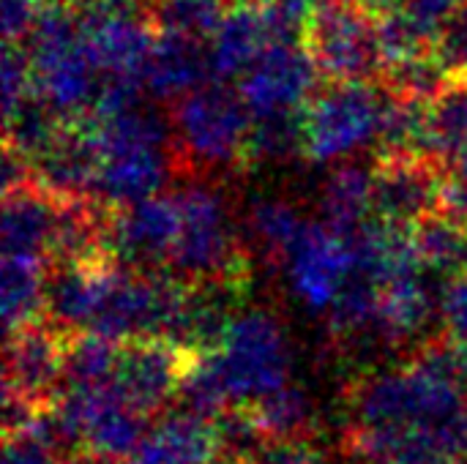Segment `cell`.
<instances>
[{
    "instance_id": "cell-14",
    "label": "cell",
    "mask_w": 467,
    "mask_h": 464,
    "mask_svg": "<svg viewBox=\"0 0 467 464\" xmlns=\"http://www.w3.org/2000/svg\"><path fill=\"white\" fill-rule=\"evenodd\" d=\"M77 14V11H74ZM88 46L104 74V85H123L145 90V68L156 46L159 30L150 11L118 14L101 19H79Z\"/></svg>"
},
{
    "instance_id": "cell-11",
    "label": "cell",
    "mask_w": 467,
    "mask_h": 464,
    "mask_svg": "<svg viewBox=\"0 0 467 464\" xmlns=\"http://www.w3.org/2000/svg\"><path fill=\"white\" fill-rule=\"evenodd\" d=\"M192 353L178 350L164 339H142L120 345L112 388L145 418L164 416L178 399L181 377Z\"/></svg>"
},
{
    "instance_id": "cell-1",
    "label": "cell",
    "mask_w": 467,
    "mask_h": 464,
    "mask_svg": "<svg viewBox=\"0 0 467 464\" xmlns=\"http://www.w3.org/2000/svg\"><path fill=\"white\" fill-rule=\"evenodd\" d=\"M345 454L353 464L467 462V397L446 336H432L405 364L353 380Z\"/></svg>"
},
{
    "instance_id": "cell-39",
    "label": "cell",
    "mask_w": 467,
    "mask_h": 464,
    "mask_svg": "<svg viewBox=\"0 0 467 464\" xmlns=\"http://www.w3.org/2000/svg\"><path fill=\"white\" fill-rule=\"evenodd\" d=\"M268 0H227V5H265Z\"/></svg>"
},
{
    "instance_id": "cell-26",
    "label": "cell",
    "mask_w": 467,
    "mask_h": 464,
    "mask_svg": "<svg viewBox=\"0 0 467 464\" xmlns=\"http://www.w3.org/2000/svg\"><path fill=\"white\" fill-rule=\"evenodd\" d=\"M227 0H150V19L159 33H178L208 41L227 16Z\"/></svg>"
},
{
    "instance_id": "cell-37",
    "label": "cell",
    "mask_w": 467,
    "mask_h": 464,
    "mask_svg": "<svg viewBox=\"0 0 467 464\" xmlns=\"http://www.w3.org/2000/svg\"><path fill=\"white\" fill-rule=\"evenodd\" d=\"M120 464H161V462H159V459H153V457L140 446V451H137L134 457H129L126 462H120Z\"/></svg>"
},
{
    "instance_id": "cell-7",
    "label": "cell",
    "mask_w": 467,
    "mask_h": 464,
    "mask_svg": "<svg viewBox=\"0 0 467 464\" xmlns=\"http://www.w3.org/2000/svg\"><path fill=\"white\" fill-rule=\"evenodd\" d=\"M233 405H254L285 388L293 375V350L282 320L265 309L238 312L219 350H213Z\"/></svg>"
},
{
    "instance_id": "cell-9",
    "label": "cell",
    "mask_w": 467,
    "mask_h": 464,
    "mask_svg": "<svg viewBox=\"0 0 467 464\" xmlns=\"http://www.w3.org/2000/svg\"><path fill=\"white\" fill-rule=\"evenodd\" d=\"M282 268L290 293L306 309L328 314L356 273V252L348 235L323 222H309Z\"/></svg>"
},
{
    "instance_id": "cell-30",
    "label": "cell",
    "mask_w": 467,
    "mask_h": 464,
    "mask_svg": "<svg viewBox=\"0 0 467 464\" xmlns=\"http://www.w3.org/2000/svg\"><path fill=\"white\" fill-rule=\"evenodd\" d=\"M451 79L467 82V0L451 14L432 49Z\"/></svg>"
},
{
    "instance_id": "cell-3",
    "label": "cell",
    "mask_w": 467,
    "mask_h": 464,
    "mask_svg": "<svg viewBox=\"0 0 467 464\" xmlns=\"http://www.w3.org/2000/svg\"><path fill=\"white\" fill-rule=\"evenodd\" d=\"M36 96L66 120H85L104 93V74L71 5L41 8L25 41Z\"/></svg>"
},
{
    "instance_id": "cell-36",
    "label": "cell",
    "mask_w": 467,
    "mask_h": 464,
    "mask_svg": "<svg viewBox=\"0 0 467 464\" xmlns=\"http://www.w3.org/2000/svg\"><path fill=\"white\" fill-rule=\"evenodd\" d=\"M361 3H364L367 8H372V11L380 16V14H389V11H394V8H397V5H402L405 0H361Z\"/></svg>"
},
{
    "instance_id": "cell-16",
    "label": "cell",
    "mask_w": 467,
    "mask_h": 464,
    "mask_svg": "<svg viewBox=\"0 0 467 464\" xmlns=\"http://www.w3.org/2000/svg\"><path fill=\"white\" fill-rule=\"evenodd\" d=\"M213 82L208 41L159 33L145 68V93L159 104H175L186 93Z\"/></svg>"
},
{
    "instance_id": "cell-10",
    "label": "cell",
    "mask_w": 467,
    "mask_h": 464,
    "mask_svg": "<svg viewBox=\"0 0 467 464\" xmlns=\"http://www.w3.org/2000/svg\"><path fill=\"white\" fill-rule=\"evenodd\" d=\"M68 334L47 317L8 334L5 342V380L3 391L16 394L36 410H47L66 383Z\"/></svg>"
},
{
    "instance_id": "cell-13",
    "label": "cell",
    "mask_w": 467,
    "mask_h": 464,
    "mask_svg": "<svg viewBox=\"0 0 467 464\" xmlns=\"http://www.w3.org/2000/svg\"><path fill=\"white\" fill-rule=\"evenodd\" d=\"M443 164L419 156H378L375 216L391 224L416 227L441 213Z\"/></svg>"
},
{
    "instance_id": "cell-33",
    "label": "cell",
    "mask_w": 467,
    "mask_h": 464,
    "mask_svg": "<svg viewBox=\"0 0 467 464\" xmlns=\"http://www.w3.org/2000/svg\"><path fill=\"white\" fill-rule=\"evenodd\" d=\"M41 14L38 0H0V25L5 44H25Z\"/></svg>"
},
{
    "instance_id": "cell-28",
    "label": "cell",
    "mask_w": 467,
    "mask_h": 464,
    "mask_svg": "<svg viewBox=\"0 0 467 464\" xmlns=\"http://www.w3.org/2000/svg\"><path fill=\"white\" fill-rule=\"evenodd\" d=\"M380 82L394 93L432 101L435 96H441L446 90L451 77L446 74V68L441 66L435 52H421V55H413L402 63L389 66Z\"/></svg>"
},
{
    "instance_id": "cell-23",
    "label": "cell",
    "mask_w": 467,
    "mask_h": 464,
    "mask_svg": "<svg viewBox=\"0 0 467 464\" xmlns=\"http://www.w3.org/2000/svg\"><path fill=\"white\" fill-rule=\"evenodd\" d=\"M265 435L268 443H287V440H312L317 432V410L312 397L287 383L285 388L263 397L254 405H246Z\"/></svg>"
},
{
    "instance_id": "cell-20",
    "label": "cell",
    "mask_w": 467,
    "mask_h": 464,
    "mask_svg": "<svg viewBox=\"0 0 467 464\" xmlns=\"http://www.w3.org/2000/svg\"><path fill=\"white\" fill-rule=\"evenodd\" d=\"M52 263L33 254H3L0 268V301L5 331H16L47 312V284Z\"/></svg>"
},
{
    "instance_id": "cell-2",
    "label": "cell",
    "mask_w": 467,
    "mask_h": 464,
    "mask_svg": "<svg viewBox=\"0 0 467 464\" xmlns=\"http://www.w3.org/2000/svg\"><path fill=\"white\" fill-rule=\"evenodd\" d=\"M178 170L219 180L249 164L252 112L227 82H208L170 104Z\"/></svg>"
},
{
    "instance_id": "cell-34",
    "label": "cell",
    "mask_w": 467,
    "mask_h": 464,
    "mask_svg": "<svg viewBox=\"0 0 467 464\" xmlns=\"http://www.w3.org/2000/svg\"><path fill=\"white\" fill-rule=\"evenodd\" d=\"M252 464H323V454L312 440H287V443H265Z\"/></svg>"
},
{
    "instance_id": "cell-8",
    "label": "cell",
    "mask_w": 467,
    "mask_h": 464,
    "mask_svg": "<svg viewBox=\"0 0 467 464\" xmlns=\"http://www.w3.org/2000/svg\"><path fill=\"white\" fill-rule=\"evenodd\" d=\"M320 71L304 41H271L238 79L252 118L298 115L317 93Z\"/></svg>"
},
{
    "instance_id": "cell-19",
    "label": "cell",
    "mask_w": 467,
    "mask_h": 464,
    "mask_svg": "<svg viewBox=\"0 0 467 464\" xmlns=\"http://www.w3.org/2000/svg\"><path fill=\"white\" fill-rule=\"evenodd\" d=\"M57 219V197L33 180L3 194V254H33L49 260V243Z\"/></svg>"
},
{
    "instance_id": "cell-41",
    "label": "cell",
    "mask_w": 467,
    "mask_h": 464,
    "mask_svg": "<svg viewBox=\"0 0 467 464\" xmlns=\"http://www.w3.org/2000/svg\"><path fill=\"white\" fill-rule=\"evenodd\" d=\"M79 464H88V462H79Z\"/></svg>"
},
{
    "instance_id": "cell-6",
    "label": "cell",
    "mask_w": 467,
    "mask_h": 464,
    "mask_svg": "<svg viewBox=\"0 0 467 464\" xmlns=\"http://www.w3.org/2000/svg\"><path fill=\"white\" fill-rule=\"evenodd\" d=\"M386 96L383 82H328L304 109V156L339 164L378 145Z\"/></svg>"
},
{
    "instance_id": "cell-12",
    "label": "cell",
    "mask_w": 467,
    "mask_h": 464,
    "mask_svg": "<svg viewBox=\"0 0 467 464\" xmlns=\"http://www.w3.org/2000/svg\"><path fill=\"white\" fill-rule=\"evenodd\" d=\"M181 211L175 191L156 194L137 205L112 211L109 222V254L140 271H167L170 254L178 238Z\"/></svg>"
},
{
    "instance_id": "cell-42",
    "label": "cell",
    "mask_w": 467,
    "mask_h": 464,
    "mask_svg": "<svg viewBox=\"0 0 467 464\" xmlns=\"http://www.w3.org/2000/svg\"><path fill=\"white\" fill-rule=\"evenodd\" d=\"M460 464H467V462H460Z\"/></svg>"
},
{
    "instance_id": "cell-4",
    "label": "cell",
    "mask_w": 467,
    "mask_h": 464,
    "mask_svg": "<svg viewBox=\"0 0 467 464\" xmlns=\"http://www.w3.org/2000/svg\"><path fill=\"white\" fill-rule=\"evenodd\" d=\"M175 200L181 227L167 273L186 284H249V254L216 180L189 178V183L175 191Z\"/></svg>"
},
{
    "instance_id": "cell-25",
    "label": "cell",
    "mask_w": 467,
    "mask_h": 464,
    "mask_svg": "<svg viewBox=\"0 0 467 464\" xmlns=\"http://www.w3.org/2000/svg\"><path fill=\"white\" fill-rule=\"evenodd\" d=\"M413 241L427 271H435L446 279L467 273V227L435 213L413 227Z\"/></svg>"
},
{
    "instance_id": "cell-27",
    "label": "cell",
    "mask_w": 467,
    "mask_h": 464,
    "mask_svg": "<svg viewBox=\"0 0 467 464\" xmlns=\"http://www.w3.org/2000/svg\"><path fill=\"white\" fill-rule=\"evenodd\" d=\"M304 156V112L252 118L249 134V164L257 161H287Z\"/></svg>"
},
{
    "instance_id": "cell-21",
    "label": "cell",
    "mask_w": 467,
    "mask_h": 464,
    "mask_svg": "<svg viewBox=\"0 0 467 464\" xmlns=\"http://www.w3.org/2000/svg\"><path fill=\"white\" fill-rule=\"evenodd\" d=\"M142 449L161 464H208L222 454L216 424L189 410H167L156 427H150Z\"/></svg>"
},
{
    "instance_id": "cell-38",
    "label": "cell",
    "mask_w": 467,
    "mask_h": 464,
    "mask_svg": "<svg viewBox=\"0 0 467 464\" xmlns=\"http://www.w3.org/2000/svg\"><path fill=\"white\" fill-rule=\"evenodd\" d=\"M208 464H252V459H241V457H233V454H216Z\"/></svg>"
},
{
    "instance_id": "cell-5",
    "label": "cell",
    "mask_w": 467,
    "mask_h": 464,
    "mask_svg": "<svg viewBox=\"0 0 467 464\" xmlns=\"http://www.w3.org/2000/svg\"><path fill=\"white\" fill-rule=\"evenodd\" d=\"M304 46L328 82H380L386 74L380 16L361 0H315Z\"/></svg>"
},
{
    "instance_id": "cell-35",
    "label": "cell",
    "mask_w": 467,
    "mask_h": 464,
    "mask_svg": "<svg viewBox=\"0 0 467 464\" xmlns=\"http://www.w3.org/2000/svg\"><path fill=\"white\" fill-rule=\"evenodd\" d=\"M454 377L467 397V345H454Z\"/></svg>"
},
{
    "instance_id": "cell-32",
    "label": "cell",
    "mask_w": 467,
    "mask_h": 464,
    "mask_svg": "<svg viewBox=\"0 0 467 464\" xmlns=\"http://www.w3.org/2000/svg\"><path fill=\"white\" fill-rule=\"evenodd\" d=\"M441 213L467 227V156L443 164Z\"/></svg>"
},
{
    "instance_id": "cell-40",
    "label": "cell",
    "mask_w": 467,
    "mask_h": 464,
    "mask_svg": "<svg viewBox=\"0 0 467 464\" xmlns=\"http://www.w3.org/2000/svg\"><path fill=\"white\" fill-rule=\"evenodd\" d=\"M41 8H49V5H71L74 0H38Z\"/></svg>"
},
{
    "instance_id": "cell-22",
    "label": "cell",
    "mask_w": 467,
    "mask_h": 464,
    "mask_svg": "<svg viewBox=\"0 0 467 464\" xmlns=\"http://www.w3.org/2000/svg\"><path fill=\"white\" fill-rule=\"evenodd\" d=\"M301 211L285 197H257L246 211V235L268 265H285L287 254L306 230Z\"/></svg>"
},
{
    "instance_id": "cell-31",
    "label": "cell",
    "mask_w": 467,
    "mask_h": 464,
    "mask_svg": "<svg viewBox=\"0 0 467 464\" xmlns=\"http://www.w3.org/2000/svg\"><path fill=\"white\" fill-rule=\"evenodd\" d=\"M438 317L441 331L449 342L467 345V273L446 279L438 295Z\"/></svg>"
},
{
    "instance_id": "cell-15",
    "label": "cell",
    "mask_w": 467,
    "mask_h": 464,
    "mask_svg": "<svg viewBox=\"0 0 467 464\" xmlns=\"http://www.w3.org/2000/svg\"><path fill=\"white\" fill-rule=\"evenodd\" d=\"M430 271H416L380 284L378 290V323L375 336L391 350L416 347V342L430 331L438 312V298L427 282Z\"/></svg>"
},
{
    "instance_id": "cell-24",
    "label": "cell",
    "mask_w": 467,
    "mask_h": 464,
    "mask_svg": "<svg viewBox=\"0 0 467 464\" xmlns=\"http://www.w3.org/2000/svg\"><path fill=\"white\" fill-rule=\"evenodd\" d=\"M427 156L438 164L467 156V82L451 79L446 90L430 101Z\"/></svg>"
},
{
    "instance_id": "cell-17",
    "label": "cell",
    "mask_w": 467,
    "mask_h": 464,
    "mask_svg": "<svg viewBox=\"0 0 467 464\" xmlns=\"http://www.w3.org/2000/svg\"><path fill=\"white\" fill-rule=\"evenodd\" d=\"M320 222L342 235H353L375 219V167L339 161L326 175L317 194Z\"/></svg>"
},
{
    "instance_id": "cell-29",
    "label": "cell",
    "mask_w": 467,
    "mask_h": 464,
    "mask_svg": "<svg viewBox=\"0 0 467 464\" xmlns=\"http://www.w3.org/2000/svg\"><path fill=\"white\" fill-rule=\"evenodd\" d=\"M36 96L33 68L25 44L3 46V115H11Z\"/></svg>"
},
{
    "instance_id": "cell-18",
    "label": "cell",
    "mask_w": 467,
    "mask_h": 464,
    "mask_svg": "<svg viewBox=\"0 0 467 464\" xmlns=\"http://www.w3.org/2000/svg\"><path fill=\"white\" fill-rule=\"evenodd\" d=\"M274 41L263 5H230L227 16L208 38L213 79H241L244 71L265 52Z\"/></svg>"
}]
</instances>
